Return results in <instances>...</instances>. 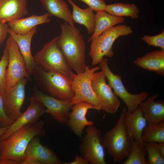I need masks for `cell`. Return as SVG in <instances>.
Masks as SVG:
<instances>
[{
	"instance_id": "e0dca14e",
	"label": "cell",
	"mask_w": 164,
	"mask_h": 164,
	"mask_svg": "<svg viewBox=\"0 0 164 164\" xmlns=\"http://www.w3.org/2000/svg\"><path fill=\"white\" fill-rule=\"evenodd\" d=\"M124 121L128 137L144 145L142 135L143 129L147 125V122L140 108L138 107L133 112L127 110Z\"/></svg>"
},
{
	"instance_id": "ffe728a7",
	"label": "cell",
	"mask_w": 164,
	"mask_h": 164,
	"mask_svg": "<svg viewBox=\"0 0 164 164\" xmlns=\"http://www.w3.org/2000/svg\"><path fill=\"white\" fill-rule=\"evenodd\" d=\"M27 0H0V23L21 19L28 13Z\"/></svg>"
},
{
	"instance_id": "603a6c76",
	"label": "cell",
	"mask_w": 164,
	"mask_h": 164,
	"mask_svg": "<svg viewBox=\"0 0 164 164\" xmlns=\"http://www.w3.org/2000/svg\"><path fill=\"white\" fill-rule=\"evenodd\" d=\"M40 2L50 17L56 16L75 26L72 12L66 2L63 0H40Z\"/></svg>"
},
{
	"instance_id": "d590c367",
	"label": "cell",
	"mask_w": 164,
	"mask_h": 164,
	"mask_svg": "<svg viewBox=\"0 0 164 164\" xmlns=\"http://www.w3.org/2000/svg\"><path fill=\"white\" fill-rule=\"evenodd\" d=\"M22 164H41L40 162L36 159L29 158H26Z\"/></svg>"
},
{
	"instance_id": "7c38bea8",
	"label": "cell",
	"mask_w": 164,
	"mask_h": 164,
	"mask_svg": "<svg viewBox=\"0 0 164 164\" xmlns=\"http://www.w3.org/2000/svg\"><path fill=\"white\" fill-rule=\"evenodd\" d=\"M106 76L102 70L96 72L91 80V85L101 106L108 113L116 112L121 103L117 96L113 93L111 88L106 84Z\"/></svg>"
},
{
	"instance_id": "9a60e30c",
	"label": "cell",
	"mask_w": 164,
	"mask_h": 164,
	"mask_svg": "<svg viewBox=\"0 0 164 164\" xmlns=\"http://www.w3.org/2000/svg\"><path fill=\"white\" fill-rule=\"evenodd\" d=\"M29 101V104L26 111L9 126L8 131L0 138V141L6 139L19 128L36 123L42 115L46 114L45 107L41 103L33 100Z\"/></svg>"
},
{
	"instance_id": "52a82bcc",
	"label": "cell",
	"mask_w": 164,
	"mask_h": 164,
	"mask_svg": "<svg viewBox=\"0 0 164 164\" xmlns=\"http://www.w3.org/2000/svg\"><path fill=\"white\" fill-rule=\"evenodd\" d=\"M108 60L104 57L99 63V67L108 81V85L113 89L114 94L125 103L128 111L133 112L149 95V94L146 91H142L137 94L129 92L123 84L121 76L114 74L109 67Z\"/></svg>"
},
{
	"instance_id": "4dcf8cb0",
	"label": "cell",
	"mask_w": 164,
	"mask_h": 164,
	"mask_svg": "<svg viewBox=\"0 0 164 164\" xmlns=\"http://www.w3.org/2000/svg\"><path fill=\"white\" fill-rule=\"evenodd\" d=\"M142 39L149 46L159 47L164 50V30L161 33L155 36L145 35Z\"/></svg>"
},
{
	"instance_id": "ab89813d",
	"label": "cell",
	"mask_w": 164,
	"mask_h": 164,
	"mask_svg": "<svg viewBox=\"0 0 164 164\" xmlns=\"http://www.w3.org/2000/svg\"><path fill=\"white\" fill-rule=\"evenodd\" d=\"M1 152H0V164H1V161H2V159H1Z\"/></svg>"
},
{
	"instance_id": "5bb4252c",
	"label": "cell",
	"mask_w": 164,
	"mask_h": 164,
	"mask_svg": "<svg viewBox=\"0 0 164 164\" xmlns=\"http://www.w3.org/2000/svg\"><path fill=\"white\" fill-rule=\"evenodd\" d=\"M93 109L99 111L97 108L90 103L80 102L72 105V111L68 117L66 125L77 136L81 137L85 126L94 124L91 121H88L86 115L89 109Z\"/></svg>"
},
{
	"instance_id": "3957f363",
	"label": "cell",
	"mask_w": 164,
	"mask_h": 164,
	"mask_svg": "<svg viewBox=\"0 0 164 164\" xmlns=\"http://www.w3.org/2000/svg\"><path fill=\"white\" fill-rule=\"evenodd\" d=\"M32 76L38 88L48 95L70 101L74 95L72 80L60 73L46 71L36 64Z\"/></svg>"
},
{
	"instance_id": "30bf717a",
	"label": "cell",
	"mask_w": 164,
	"mask_h": 164,
	"mask_svg": "<svg viewBox=\"0 0 164 164\" xmlns=\"http://www.w3.org/2000/svg\"><path fill=\"white\" fill-rule=\"evenodd\" d=\"M9 53V62L6 69L5 79L7 88L14 85L23 78L32 80L28 74L24 59L21 54L18 45L10 35L6 42Z\"/></svg>"
},
{
	"instance_id": "f1b7e54d",
	"label": "cell",
	"mask_w": 164,
	"mask_h": 164,
	"mask_svg": "<svg viewBox=\"0 0 164 164\" xmlns=\"http://www.w3.org/2000/svg\"><path fill=\"white\" fill-rule=\"evenodd\" d=\"M156 143L155 142L144 143L148 154V164H164V157L158 149Z\"/></svg>"
},
{
	"instance_id": "1f68e13d",
	"label": "cell",
	"mask_w": 164,
	"mask_h": 164,
	"mask_svg": "<svg viewBox=\"0 0 164 164\" xmlns=\"http://www.w3.org/2000/svg\"><path fill=\"white\" fill-rule=\"evenodd\" d=\"M78 0L86 4L96 12L105 11L106 5L104 0Z\"/></svg>"
},
{
	"instance_id": "5b68a950",
	"label": "cell",
	"mask_w": 164,
	"mask_h": 164,
	"mask_svg": "<svg viewBox=\"0 0 164 164\" xmlns=\"http://www.w3.org/2000/svg\"><path fill=\"white\" fill-rule=\"evenodd\" d=\"M57 37L46 43L34 56L36 64L47 71L60 73L71 80L76 75L56 43Z\"/></svg>"
},
{
	"instance_id": "2e32d148",
	"label": "cell",
	"mask_w": 164,
	"mask_h": 164,
	"mask_svg": "<svg viewBox=\"0 0 164 164\" xmlns=\"http://www.w3.org/2000/svg\"><path fill=\"white\" fill-rule=\"evenodd\" d=\"M26 158L37 160L41 164H61L62 162L55 152L50 148L42 145L39 136L34 137L28 144L26 149Z\"/></svg>"
},
{
	"instance_id": "ac0fdd59",
	"label": "cell",
	"mask_w": 164,
	"mask_h": 164,
	"mask_svg": "<svg viewBox=\"0 0 164 164\" xmlns=\"http://www.w3.org/2000/svg\"><path fill=\"white\" fill-rule=\"evenodd\" d=\"M158 94L148 96L138 107L146 121L147 125L157 124L164 120V103L162 101H154Z\"/></svg>"
},
{
	"instance_id": "d4e9b609",
	"label": "cell",
	"mask_w": 164,
	"mask_h": 164,
	"mask_svg": "<svg viewBox=\"0 0 164 164\" xmlns=\"http://www.w3.org/2000/svg\"><path fill=\"white\" fill-rule=\"evenodd\" d=\"M72 6V18L74 22L84 26L89 34H92L95 26L94 10L89 7L85 9L79 7L73 0H67Z\"/></svg>"
},
{
	"instance_id": "8992f818",
	"label": "cell",
	"mask_w": 164,
	"mask_h": 164,
	"mask_svg": "<svg viewBox=\"0 0 164 164\" xmlns=\"http://www.w3.org/2000/svg\"><path fill=\"white\" fill-rule=\"evenodd\" d=\"M133 32L130 26L125 25L113 26L106 30L90 42L89 55L91 59V65L99 63L104 56L111 58L114 55L112 46L120 36H127Z\"/></svg>"
},
{
	"instance_id": "836d02e7",
	"label": "cell",
	"mask_w": 164,
	"mask_h": 164,
	"mask_svg": "<svg viewBox=\"0 0 164 164\" xmlns=\"http://www.w3.org/2000/svg\"><path fill=\"white\" fill-rule=\"evenodd\" d=\"M9 26L7 23H0V45L2 44L7 36Z\"/></svg>"
},
{
	"instance_id": "4316f807",
	"label": "cell",
	"mask_w": 164,
	"mask_h": 164,
	"mask_svg": "<svg viewBox=\"0 0 164 164\" xmlns=\"http://www.w3.org/2000/svg\"><path fill=\"white\" fill-rule=\"evenodd\" d=\"M142 140L143 143H164V120L156 124L147 125L143 129Z\"/></svg>"
},
{
	"instance_id": "d6986e66",
	"label": "cell",
	"mask_w": 164,
	"mask_h": 164,
	"mask_svg": "<svg viewBox=\"0 0 164 164\" xmlns=\"http://www.w3.org/2000/svg\"><path fill=\"white\" fill-rule=\"evenodd\" d=\"M37 31L36 27L34 28L28 34L22 35L15 33L9 28L8 33L17 43L20 52L25 62L26 69L29 75L31 77L32 73L36 64L32 56L31 44L33 36Z\"/></svg>"
},
{
	"instance_id": "8d00e7d4",
	"label": "cell",
	"mask_w": 164,
	"mask_h": 164,
	"mask_svg": "<svg viewBox=\"0 0 164 164\" xmlns=\"http://www.w3.org/2000/svg\"><path fill=\"white\" fill-rule=\"evenodd\" d=\"M1 164H19L17 161L11 159L2 160Z\"/></svg>"
},
{
	"instance_id": "4fadbf2b",
	"label": "cell",
	"mask_w": 164,
	"mask_h": 164,
	"mask_svg": "<svg viewBox=\"0 0 164 164\" xmlns=\"http://www.w3.org/2000/svg\"><path fill=\"white\" fill-rule=\"evenodd\" d=\"M28 80L26 78H22L15 85L7 88L1 96L4 111L14 121L22 113L21 110L25 97V86Z\"/></svg>"
},
{
	"instance_id": "9c48e42d",
	"label": "cell",
	"mask_w": 164,
	"mask_h": 164,
	"mask_svg": "<svg viewBox=\"0 0 164 164\" xmlns=\"http://www.w3.org/2000/svg\"><path fill=\"white\" fill-rule=\"evenodd\" d=\"M86 133L80 142L82 156L91 164H106L101 131L94 124L87 126Z\"/></svg>"
},
{
	"instance_id": "cb8c5ba5",
	"label": "cell",
	"mask_w": 164,
	"mask_h": 164,
	"mask_svg": "<svg viewBox=\"0 0 164 164\" xmlns=\"http://www.w3.org/2000/svg\"><path fill=\"white\" fill-rule=\"evenodd\" d=\"M95 29L93 33L88 39L91 41L109 28L117 24L123 23L125 19L123 17H117L106 11L97 12L94 15Z\"/></svg>"
},
{
	"instance_id": "7a4b0ae2",
	"label": "cell",
	"mask_w": 164,
	"mask_h": 164,
	"mask_svg": "<svg viewBox=\"0 0 164 164\" xmlns=\"http://www.w3.org/2000/svg\"><path fill=\"white\" fill-rule=\"evenodd\" d=\"M44 123L39 121L25 125L12 133L6 139L0 141L2 160L11 159L22 164L26 159L25 152L29 143L35 136L46 135Z\"/></svg>"
},
{
	"instance_id": "74e56055",
	"label": "cell",
	"mask_w": 164,
	"mask_h": 164,
	"mask_svg": "<svg viewBox=\"0 0 164 164\" xmlns=\"http://www.w3.org/2000/svg\"><path fill=\"white\" fill-rule=\"evenodd\" d=\"M156 146L161 154L164 157V143H156Z\"/></svg>"
},
{
	"instance_id": "8fae6325",
	"label": "cell",
	"mask_w": 164,
	"mask_h": 164,
	"mask_svg": "<svg viewBox=\"0 0 164 164\" xmlns=\"http://www.w3.org/2000/svg\"><path fill=\"white\" fill-rule=\"evenodd\" d=\"M33 100L41 103L46 108V113L50 114L57 123L66 124L72 105L70 101L61 100L48 95L39 90L34 84L31 95L28 100Z\"/></svg>"
},
{
	"instance_id": "e575fe53",
	"label": "cell",
	"mask_w": 164,
	"mask_h": 164,
	"mask_svg": "<svg viewBox=\"0 0 164 164\" xmlns=\"http://www.w3.org/2000/svg\"><path fill=\"white\" fill-rule=\"evenodd\" d=\"M89 163L86 159L82 156L76 155L74 161L70 162H64L63 164H88Z\"/></svg>"
},
{
	"instance_id": "44dd1931",
	"label": "cell",
	"mask_w": 164,
	"mask_h": 164,
	"mask_svg": "<svg viewBox=\"0 0 164 164\" xmlns=\"http://www.w3.org/2000/svg\"><path fill=\"white\" fill-rule=\"evenodd\" d=\"M50 17L49 13L46 12L42 15L33 14L28 17L13 20L8 23L11 31L25 35L29 33L37 26L50 22Z\"/></svg>"
},
{
	"instance_id": "83f0119b",
	"label": "cell",
	"mask_w": 164,
	"mask_h": 164,
	"mask_svg": "<svg viewBox=\"0 0 164 164\" xmlns=\"http://www.w3.org/2000/svg\"><path fill=\"white\" fill-rule=\"evenodd\" d=\"M147 151L144 145L132 139L129 154L123 164H148Z\"/></svg>"
},
{
	"instance_id": "ba28073f",
	"label": "cell",
	"mask_w": 164,
	"mask_h": 164,
	"mask_svg": "<svg viewBox=\"0 0 164 164\" xmlns=\"http://www.w3.org/2000/svg\"><path fill=\"white\" fill-rule=\"evenodd\" d=\"M100 68V67H96L90 68L89 66H86L84 72L76 75L71 81L74 93V95L70 101L71 105L85 102L97 108L99 111L101 110L91 85V80L94 73Z\"/></svg>"
},
{
	"instance_id": "277c9868",
	"label": "cell",
	"mask_w": 164,
	"mask_h": 164,
	"mask_svg": "<svg viewBox=\"0 0 164 164\" xmlns=\"http://www.w3.org/2000/svg\"><path fill=\"white\" fill-rule=\"evenodd\" d=\"M127 110L123 106L117 123L107 131L102 138V144L113 159V162H119L127 158L131 147V140L128 136L124 118Z\"/></svg>"
},
{
	"instance_id": "484cf974",
	"label": "cell",
	"mask_w": 164,
	"mask_h": 164,
	"mask_svg": "<svg viewBox=\"0 0 164 164\" xmlns=\"http://www.w3.org/2000/svg\"><path fill=\"white\" fill-rule=\"evenodd\" d=\"M105 11L116 16H128L132 19H138L140 12L135 4L122 3L106 5Z\"/></svg>"
},
{
	"instance_id": "6da1fadb",
	"label": "cell",
	"mask_w": 164,
	"mask_h": 164,
	"mask_svg": "<svg viewBox=\"0 0 164 164\" xmlns=\"http://www.w3.org/2000/svg\"><path fill=\"white\" fill-rule=\"evenodd\" d=\"M61 32L56 43L66 61L77 74L84 71L86 46L79 30L67 22L60 24Z\"/></svg>"
},
{
	"instance_id": "d6a6232c",
	"label": "cell",
	"mask_w": 164,
	"mask_h": 164,
	"mask_svg": "<svg viewBox=\"0 0 164 164\" xmlns=\"http://www.w3.org/2000/svg\"><path fill=\"white\" fill-rule=\"evenodd\" d=\"M14 121L6 115L4 109L2 99L0 95V127L10 126Z\"/></svg>"
},
{
	"instance_id": "f35d334b",
	"label": "cell",
	"mask_w": 164,
	"mask_h": 164,
	"mask_svg": "<svg viewBox=\"0 0 164 164\" xmlns=\"http://www.w3.org/2000/svg\"><path fill=\"white\" fill-rule=\"evenodd\" d=\"M9 127V126L4 127H0V138L1 137L8 131Z\"/></svg>"
},
{
	"instance_id": "7402d4cb",
	"label": "cell",
	"mask_w": 164,
	"mask_h": 164,
	"mask_svg": "<svg viewBox=\"0 0 164 164\" xmlns=\"http://www.w3.org/2000/svg\"><path fill=\"white\" fill-rule=\"evenodd\" d=\"M134 63L143 69L164 76V50H154L137 58Z\"/></svg>"
},
{
	"instance_id": "f546056e",
	"label": "cell",
	"mask_w": 164,
	"mask_h": 164,
	"mask_svg": "<svg viewBox=\"0 0 164 164\" xmlns=\"http://www.w3.org/2000/svg\"><path fill=\"white\" fill-rule=\"evenodd\" d=\"M9 53L5 46L3 50V54L0 60V95L2 96L6 89L5 79L6 68L9 62Z\"/></svg>"
}]
</instances>
